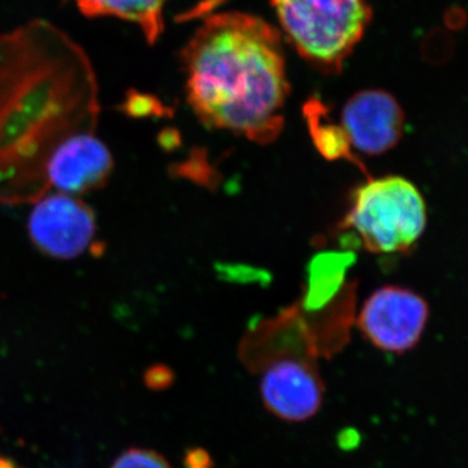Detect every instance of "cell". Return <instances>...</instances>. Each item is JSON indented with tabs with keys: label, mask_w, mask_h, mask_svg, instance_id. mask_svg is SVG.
<instances>
[{
	"label": "cell",
	"mask_w": 468,
	"mask_h": 468,
	"mask_svg": "<svg viewBox=\"0 0 468 468\" xmlns=\"http://www.w3.org/2000/svg\"><path fill=\"white\" fill-rule=\"evenodd\" d=\"M304 116H306L314 144L323 156L332 160L347 159L360 165L351 153L349 138L345 133L343 126L332 122L324 104L320 103L319 101L311 100L304 106Z\"/></svg>",
	"instance_id": "cell-11"
},
{
	"label": "cell",
	"mask_w": 468,
	"mask_h": 468,
	"mask_svg": "<svg viewBox=\"0 0 468 468\" xmlns=\"http://www.w3.org/2000/svg\"><path fill=\"white\" fill-rule=\"evenodd\" d=\"M86 17H115L134 24L150 45L159 41L165 32L167 0H72Z\"/></svg>",
	"instance_id": "cell-9"
},
{
	"label": "cell",
	"mask_w": 468,
	"mask_h": 468,
	"mask_svg": "<svg viewBox=\"0 0 468 468\" xmlns=\"http://www.w3.org/2000/svg\"><path fill=\"white\" fill-rule=\"evenodd\" d=\"M174 381V374L165 366L151 367L146 374V384L153 389H165Z\"/></svg>",
	"instance_id": "cell-15"
},
{
	"label": "cell",
	"mask_w": 468,
	"mask_h": 468,
	"mask_svg": "<svg viewBox=\"0 0 468 468\" xmlns=\"http://www.w3.org/2000/svg\"><path fill=\"white\" fill-rule=\"evenodd\" d=\"M426 224V202L418 187L399 176H387L356 190L341 228L351 230L366 250L397 254L417 243Z\"/></svg>",
	"instance_id": "cell-3"
},
{
	"label": "cell",
	"mask_w": 468,
	"mask_h": 468,
	"mask_svg": "<svg viewBox=\"0 0 468 468\" xmlns=\"http://www.w3.org/2000/svg\"><path fill=\"white\" fill-rule=\"evenodd\" d=\"M443 20H445V26L448 27L449 30L458 32V30H462L467 26L468 14L466 9L460 7V5H452V7L446 9Z\"/></svg>",
	"instance_id": "cell-16"
},
{
	"label": "cell",
	"mask_w": 468,
	"mask_h": 468,
	"mask_svg": "<svg viewBox=\"0 0 468 468\" xmlns=\"http://www.w3.org/2000/svg\"><path fill=\"white\" fill-rule=\"evenodd\" d=\"M111 468H172V466L159 452L135 448L122 452Z\"/></svg>",
	"instance_id": "cell-12"
},
{
	"label": "cell",
	"mask_w": 468,
	"mask_h": 468,
	"mask_svg": "<svg viewBox=\"0 0 468 468\" xmlns=\"http://www.w3.org/2000/svg\"><path fill=\"white\" fill-rule=\"evenodd\" d=\"M454 39L446 30H433L424 41L423 52L430 63L443 64L454 55Z\"/></svg>",
	"instance_id": "cell-13"
},
{
	"label": "cell",
	"mask_w": 468,
	"mask_h": 468,
	"mask_svg": "<svg viewBox=\"0 0 468 468\" xmlns=\"http://www.w3.org/2000/svg\"><path fill=\"white\" fill-rule=\"evenodd\" d=\"M0 468H21L18 467L14 461L9 460V458H5L0 455Z\"/></svg>",
	"instance_id": "cell-18"
},
{
	"label": "cell",
	"mask_w": 468,
	"mask_h": 468,
	"mask_svg": "<svg viewBox=\"0 0 468 468\" xmlns=\"http://www.w3.org/2000/svg\"><path fill=\"white\" fill-rule=\"evenodd\" d=\"M341 126L351 147L366 155H381L401 141L405 112L389 92L360 91L345 104Z\"/></svg>",
	"instance_id": "cell-7"
},
{
	"label": "cell",
	"mask_w": 468,
	"mask_h": 468,
	"mask_svg": "<svg viewBox=\"0 0 468 468\" xmlns=\"http://www.w3.org/2000/svg\"><path fill=\"white\" fill-rule=\"evenodd\" d=\"M27 230L43 254L70 261L90 248L97 233V221L90 206L69 194L46 197L34 206Z\"/></svg>",
	"instance_id": "cell-5"
},
{
	"label": "cell",
	"mask_w": 468,
	"mask_h": 468,
	"mask_svg": "<svg viewBox=\"0 0 468 468\" xmlns=\"http://www.w3.org/2000/svg\"><path fill=\"white\" fill-rule=\"evenodd\" d=\"M185 468H214V462L205 449H189L185 455Z\"/></svg>",
	"instance_id": "cell-17"
},
{
	"label": "cell",
	"mask_w": 468,
	"mask_h": 468,
	"mask_svg": "<svg viewBox=\"0 0 468 468\" xmlns=\"http://www.w3.org/2000/svg\"><path fill=\"white\" fill-rule=\"evenodd\" d=\"M353 261V252L344 251L322 252L314 258L309 268V284L302 298L304 313L325 309L340 297L346 288V270Z\"/></svg>",
	"instance_id": "cell-10"
},
{
	"label": "cell",
	"mask_w": 468,
	"mask_h": 468,
	"mask_svg": "<svg viewBox=\"0 0 468 468\" xmlns=\"http://www.w3.org/2000/svg\"><path fill=\"white\" fill-rule=\"evenodd\" d=\"M428 316L427 302L417 292L401 286H384L363 304L358 325L378 349L402 354L420 341Z\"/></svg>",
	"instance_id": "cell-4"
},
{
	"label": "cell",
	"mask_w": 468,
	"mask_h": 468,
	"mask_svg": "<svg viewBox=\"0 0 468 468\" xmlns=\"http://www.w3.org/2000/svg\"><path fill=\"white\" fill-rule=\"evenodd\" d=\"M112 169L109 147L90 133H79L54 150L46 165V175L52 186L72 196L103 187Z\"/></svg>",
	"instance_id": "cell-8"
},
{
	"label": "cell",
	"mask_w": 468,
	"mask_h": 468,
	"mask_svg": "<svg viewBox=\"0 0 468 468\" xmlns=\"http://www.w3.org/2000/svg\"><path fill=\"white\" fill-rule=\"evenodd\" d=\"M271 5L295 51L331 73L341 70L372 16L367 0H271Z\"/></svg>",
	"instance_id": "cell-2"
},
{
	"label": "cell",
	"mask_w": 468,
	"mask_h": 468,
	"mask_svg": "<svg viewBox=\"0 0 468 468\" xmlns=\"http://www.w3.org/2000/svg\"><path fill=\"white\" fill-rule=\"evenodd\" d=\"M181 60L187 103L203 124L258 144L280 134L289 82L275 27L241 12L212 15L185 46Z\"/></svg>",
	"instance_id": "cell-1"
},
{
	"label": "cell",
	"mask_w": 468,
	"mask_h": 468,
	"mask_svg": "<svg viewBox=\"0 0 468 468\" xmlns=\"http://www.w3.org/2000/svg\"><path fill=\"white\" fill-rule=\"evenodd\" d=\"M261 372V402L273 417L301 423L318 414L325 387L314 360L280 359Z\"/></svg>",
	"instance_id": "cell-6"
},
{
	"label": "cell",
	"mask_w": 468,
	"mask_h": 468,
	"mask_svg": "<svg viewBox=\"0 0 468 468\" xmlns=\"http://www.w3.org/2000/svg\"><path fill=\"white\" fill-rule=\"evenodd\" d=\"M122 109L126 115L132 117L155 115V113L158 115L160 104H158L155 98L150 97V95L131 91L126 94Z\"/></svg>",
	"instance_id": "cell-14"
}]
</instances>
